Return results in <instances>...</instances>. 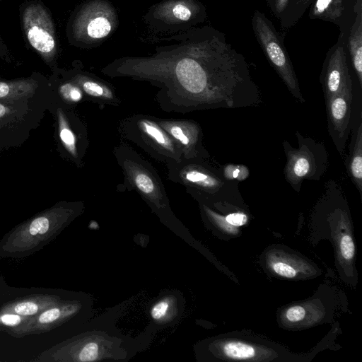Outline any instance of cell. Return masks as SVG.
<instances>
[{
    "instance_id": "9a60e30c",
    "label": "cell",
    "mask_w": 362,
    "mask_h": 362,
    "mask_svg": "<svg viewBox=\"0 0 362 362\" xmlns=\"http://www.w3.org/2000/svg\"><path fill=\"white\" fill-rule=\"evenodd\" d=\"M38 82L33 78L0 81V100L12 101L32 95Z\"/></svg>"
},
{
    "instance_id": "ffe728a7",
    "label": "cell",
    "mask_w": 362,
    "mask_h": 362,
    "mask_svg": "<svg viewBox=\"0 0 362 362\" xmlns=\"http://www.w3.org/2000/svg\"><path fill=\"white\" fill-rule=\"evenodd\" d=\"M59 132L60 139L66 150L74 156H76V137L70 129L64 112L59 109L57 111Z\"/></svg>"
},
{
    "instance_id": "83f0119b",
    "label": "cell",
    "mask_w": 362,
    "mask_h": 362,
    "mask_svg": "<svg viewBox=\"0 0 362 362\" xmlns=\"http://www.w3.org/2000/svg\"><path fill=\"white\" fill-rule=\"evenodd\" d=\"M276 18L281 21L285 16L292 0H265Z\"/></svg>"
},
{
    "instance_id": "1f68e13d",
    "label": "cell",
    "mask_w": 362,
    "mask_h": 362,
    "mask_svg": "<svg viewBox=\"0 0 362 362\" xmlns=\"http://www.w3.org/2000/svg\"><path fill=\"white\" fill-rule=\"evenodd\" d=\"M173 14L175 18L186 21H189L192 16V10L184 4H177L173 8Z\"/></svg>"
},
{
    "instance_id": "e0dca14e",
    "label": "cell",
    "mask_w": 362,
    "mask_h": 362,
    "mask_svg": "<svg viewBox=\"0 0 362 362\" xmlns=\"http://www.w3.org/2000/svg\"><path fill=\"white\" fill-rule=\"evenodd\" d=\"M182 177L187 182L194 184L209 192H216L226 185L221 178L200 167H192L187 169Z\"/></svg>"
},
{
    "instance_id": "6da1fadb",
    "label": "cell",
    "mask_w": 362,
    "mask_h": 362,
    "mask_svg": "<svg viewBox=\"0 0 362 362\" xmlns=\"http://www.w3.org/2000/svg\"><path fill=\"white\" fill-rule=\"evenodd\" d=\"M204 34L197 57L182 59L175 68L192 103L203 108L259 106L261 93L244 56L223 33L207 29Z\"/></svg>"
},
{
    "instance_id": "484cf974",
    "label": "cell",
    "mask_w": 362,
    "mask_h": 362,
    "mask_svg": "<svg viewBox=\"0 0 362 362\" xmlns=\"http://www.w3.org/2000/svg\"><path fill=\"white\" fill-rule=\"evenodd\" d=\"M339 253L341 258L347 262L354 259L356 252V247L352 237L349 234H344L339 238Z\"/></svg>"
},
{
    "instance_id": "d6986e66",
    "label": "cell",
    "mask_w": 362,
    "mask_h": 362,
    "mask_svg": "<svg viewBox=\"0 0 362 362\" xmlns=\"http://www.w3.org/2000/svg\"><path fill=\"white\" fill-rule=\"evenodd\" d=\"M313 1L292 0L284 18L280 21L281 27L284 29H289L296 25Z\"/></svg>"
},
{
    "instance_id": "7c38bea8",
    "label": "cell",
    "mask_w": 362,
    "mask_h": 362,
    "mask_svg": "<svg viewBox=\"0 0 362 362\" xmlns=\"http://www.w3.org/2000/svg\"><path fill=\"white\" fill-rule=\"evenodd\" d=\"M354 11V21L345 43L359 86L362 87V0H356Z\"/></svg>"
},
{
    "instance_id": "5b68a950",
    "label": "cell",
    "mask_w": 362,
    "mask_h": 362,
    "mask_svg": "<svg viewBox=\"0 0 362 362\" xmlns=\"http://www.w3.org/2000/svg\"><path fill=\"white\" fill-rule=\"evenodd\" d=\"M21 30L27 44L49 65L59 52L52 15L41 0H27L19 7Z\"/></svg>"
},
{
    "instance_id": "52a82bcc",
    "label": "cell",
    "mask_w": 362,
    "mask_h": 362,
    "mask_svg": "<svg viewBox=\"0 0 362 362\" xmlns=\"http://www.w3.org/2000/svg\"><path fill=\"white\" fill-rule=\"evenodd\" d=\"M352 101L353 88H349L325 102L328 134L341 157L351 132Z\"/></svg>"
},
{
    "instance_id": "7a4b0ae2",
    "label": "cell",
    "mask_w": 362,
    "mask_h": 362,
    "mask_svg": "<svg viewBox=\"0 0 362 362\" xmlns=\"http://www.w3.org/2000/svg\"><path fill=\"white\" fill-rule=\"evenodd\" d=\"M71 214L56 205L18 225L0 240V257L23 258L39 251L55 238Z\"/></svg>"
},
{
    "instance_id": "44dd1931",
    "label": "cell",
    "mask_w": 362,
    "mask_h": 362,
    "mask_svg": "<svg viewBox=\"0 0 362 362\" xmlns=\"http://www.w3.org/2000/svg\"><path fill=\"white\" fill-rule=\"evenodd\" d=\"M111 30L110 21L103 16H98L89 21L86 27L88 35L93 39H101Z\"/></svg>"
},
{
    "instance_id": "f546056e",
    "label": "cell",
    "mask_w": 362,
    "mask_h": 362,
    "mask_svg": "<svg viewBox=\"0 0 362 362\" xmlns=\"http://www.w3.org/2000/svg\"><path fill=\"white\" fill-rule=\"evenodd\" d=\"M224 221L230 226H243L247 222L248 217L246 214L241 211H236L228 214L223 218Z\"/></svg>"
},
{
    "instance_id": "5bb4252c",
    "label": "cell",
    "mask_w": 362,
    "mask_h": 362,
    "mask_svg": "<svg viewBox=\"0 0 362 362\" xmlns=\"http://www.w3.org/2000/svg\"><path fill=\"white\" fill-rule=\"evenodd\" d=\"M162 128L175 139L187 152L194 151L200 140V128L188 122H162Z\"/></svg>"
},
{
    "instance_id": "836d02e7",
    "label": "cell",
    "mask_w": 362,
    "mask_h": 362,
    "mask_svg": "<svg viewBox=\"0 0 362 362\" xmlns=\"http://www.w3.org/2000/svg\"><path fill=\"white\" fill-rule=\"evenodd\" d=\"M8 47H0V57H6L8 56Z\"/></svg>"
},
{
    "instance_id": "9c48e42d",
    "label": "cell",
    "mask_w": 362,
    "mask_h": 362,
    "mask_svg": "<svg viewBox=\"0 0 362 362\" xmlns=\"http://www.w3.org/2000/svg\"><path fill=\"white\" fill-rule=\"evenodd\" d=\"M268 346L250 339L229 337L221 341L219 351L223 358L229 361H271L278 354Z\"/></svg>"
},
{
    "instance_id": "3957f363",
    "label": "cell",
    "mask_w": 362,
    "mask_h": 362,
    "mask_svg": "<svg viewBox=\"0 0 362 362\" xmlns=\"http://www.w3.org/2000/svg\"><path fill=\"white\" fill-rule=\"evenodd\" d=\"M298 146L286 140L282 146L286 158L284 175L286 182L299 192L304 180H319L329 167V155L323 143L303 136L296 131Z\"/></svg>"
},
{
    "instance_id": "d6a6232c",
    "label": "cell",
    "mask_w": 362,
    "mask_h": 362,
    "mask_svg": "<svg viewBox=\"0 0 362 362\" xmlns=\"http://www.w3.org/2000/svg\"><path fill=\"white\" fill-rule=\"evenodd\" d=\"M11 112V109L3 104L0 103V118L8 115Z\"/></svg>"
},
{
    "instance_id": "f1b7e54d",
    "label": "cell",
    "mask_w": 362,
    "mask_h": 362,
    "mask_svg": "<svg viewBox=\"0 0 362 362\" xmlns=\"http://www.w3.org/2000/svg\"><path fill=\"white\" fill-rule=\"evenodd\" d=\"M60 93L62 97L71 102H78L82 98L81 90L75 84L66 83L61 86Z\"/></svg>"
},
{
    "instance_id": "e575fe53",
    "label": "cell",
    "mask_w": 362,
    "mask_h": 362,
    "mask_svg": "<svg viewBox=\"0 0 362 362\" xmlns=\"http://www.w3.org/2000/svg\"><path fill=\"white\" fill-rule=\"evenodd\" d=\"M0 47H7L6 45L4 43L3 39H2V37H1V32H0Z\"/></svg>"
},
{
    "instance_id": "d590c367",
    "label": "cell",
    "mask_w": 362,
    "mask_h": 362,
    "mask_svg": "<svg viewBox=\"0 0 362 362\" xmlns=\"http://www.w3.org/2000/svg\"><path fill=\"white\" fill-rule=\"evenodd\" d=\"M3 1V0H0V1Z\"/></svg>"
},
{
    "instance_id": "8992f818",
    "label": "cell",
    "mask_w": 362,
    "mask_h": 362,
    "mask_svg": "<svg viewBox=\"0 0 362 362\" xmlns=\"http://www.w3.org/2000/svg\"><path fill=\"white\" fill-rule=\"evenodd\" d=\"M325 102L342 90L353 88L349 73L347 52L342 33L327 52L320 76Z\"/></svg>"
},
{
    "instance_id": "8fae6325",
    "label": "cell",
    "mask_w": 362,
    "mask_h": 362,
    "mask_svg": "<svg viewBox=\"0 0 362 362\" xmlns=\"http://www.w3.org/2000/svg\"><path fill=\"white\" fill-rule=\"evenodd\" d=\"M60 301V298L53 294L30 295L18 298L3 304L0 308V312L32 317L59 303Z\"/></svg>"
},
{
    "instance_id": "603a6c76",
    "label": "cell",
    "mask_w": 362,
    "mask_h": 362,
    "mask_svg": "<svg viewBox=\"0 0 362 362\" xmlns=\"http://www.w3.org/2000/svg\"><path fill=\"white\" fill-rule=\"evenodd\" d=\"M78 84L83 90L89 95L95 98L110 99L112 97L111 90L100 83L86 79H78Z\"/></svg>"
},
{
    "instance_id": "4316f807",
    "label": "cell",
    "mask_w": 362,
    "mask_h": 362,
    "mask_svg": "<svg viewBox=\"0 0 362 362\" xmlns=\"http://www.w3.org/2000/svg\"><path fill=\"white\" fill-rule=\"evenodd\" d=\"M249 174V170L245 165L230 164L223 168V176L228 180L242 181L245 180Z\"/></svg>"
},
{
    "instance_id": "cb8c5ba5",
    "label": "cell",
    "mask_w": 362,
    "mask_h": 362,
    "mask_svg": "<svg viewBox=\"0 0 362 362\" xmlns=\"http://www.w3.org/2000/svg\"><path fill=\"white\" fill-rule=\"evenodd\" d=\"M30 317L22 316L11 313L0 312V331L7 334L19 327L28 321Z\"/></svg>"
},
{
    "instance_id": "4fadbf2b",
    "label": "cell",
    "mask_w": 362,
    "mask_h": 362,
    "mask_svg": "<svg viewBox=\"0 0 362 362\" xmlns=\"http://www.w3.org/2000/svg\"><path fill=\"white\" fill-rule=\"evenodd\" d=\"M347 174L362 196V120L360 116L352 130L349 151L345 159Z\"/></svg>"
},
{
    "instance_id": "2e32d148",
    "label": "cell",
    "mask_w": 362,
    "mask_h": 362,
    "mask_svg": "<svg viewBox=\"0 0 362 362\" xmlns=\"http://www.w3.org/2000/svg\"><path fill=\"white\" fill-rule=\"evenodd\" d=\"M344 0H314L309 7L308 17L339 24L344 12Z\"/></svg>"
},
{
    "instance_id": "d4e9b609",
    "label": "cell",
    "mask_w": 362,
    "mask_h": 362,
    "mask_svg": "<svg viewBox=\"0 0 362 362\" xmlns=\"http://www.w3.org/2000/svg\"><path fill=\"white\" fill-rule=\"evenodd\" d=\"M132 177L137 188L144 194L149 195L156 191L155 183L147 173L140 170L133 171Z\"/></svg>"
},
{
    "instance_id": "30bf717a",
    "label": "cell",
    "mask_w": 362,
    "mask_h": 362,
    "mask_svg": "<svg viewBox=\"0 0 362 362\" xmlns=\"http://www.w3.org/2000/svg\"><path fill=\"white\" fill-rule=\"evenodd\" d=\"M267 259L269 268L283 278L295 279L312 274L310 264L282 250L271 251Z\"/></svg>"
},
{
    "instance_id": "4dcf8cb0",
    "label": "cell",
    "mask_w": 362,
    "mask_h": 362,
    "mask_svg": "<svg viewBox=\"0 0 362 362\" xmlns=\"http://www.w3.org/2000/svg\"><path fill=\"white\" fill-rule=\"evenodd\" d=\"M169 308L167 300H163L156 303L151 310V315L154 320H160L165 316Z\"/></svg>"
},
{
    "instance_id": "ba28073f",
    "label": "cell",
    "mask_w": 362,
    "mask_h": 362,
    "mask_svg": "<svg viewBox=\"0 0 362 362\" xmlns=\"http://www.w3.org/2000/svg\"><path fill=\"white\" fill-rule=\"evenodd\" d=\"M77 309V305L73 303L60 301L36 315L30 317L24 324L8 334L16 338H21L32 334L47 333L71 317Z\"/></svg>"
},
{
    "instance_id": "277c9868",
    "label": "cell",
    "mask_w": 362,
    "mask_h": 362,
    "mask_svg": "<svg viewBox=\"0 0 362 362\" xmlns=\"http://www.w3.org/2000/svg\"><path fill=\"white\" fill-rule=\"evenodd\" d=\"M252 29L265 57L287 87L292 96L305 103L297 76L284 42L282 35L262 11L256 9L252 16Z\"/></svg>"
},
{
    "instance_id": "ac0fdd59",
    "label": "cell",
    "mask_w": 362,
    "mask_h": 362,
    "mask_svg": "<svg viewBox=\"0 0 362 362\" xmlns=\"http://www.w3.org/2000/svg\"><path fill=\"white\" fill-rule=\"evenodd\" d=\"M139 128L145 136L158 148L171 153H175V142L156 123L142 119L139 122Z\"/></svg>"
},
{
    "instance_id": "7402d4cb",
    "label": "cell",
    "mask_w": 362,
    "mask_h": 362,
    "mask_svg": "<svg viewBox=\"0 0 362 362\" xmlns=\"http://www.w3.org/2000/svg\"><path fill=\"white\" fill-rule=\"evenodd\" d=\"M98 345L95 342L90 341L81 346L78 351H75L67 355L63 361H93L98 358Z\"/></svg>"
}]
</instances>
